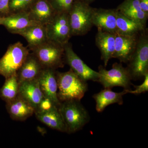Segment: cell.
<instances>
[{
    "label": "cell",
    "instance_id": "obj_1",
    "mask_svg": "<svg viewBox=\"0 0 148 148\" xmlns=\"http://www.w3.org/2000/svg\"><path fill=\"white\" fill-rule=\"evenodd\" d=\"M56 77L57 96L60 102L73 100L80 101L88 89L87 82L71 69L64 73L56 72Z\"/></svg>",
    "mask_w": 148,
    "mask_h": 148
},
{
    "label": "cell",
    "instance_id": "obj_2",
    "mask_svg": "<svg viewBox=\"0 0 148 148\" xmlns=\"http://www.w3.org/2000/svg\"><path fill=\"white\" fill-rule=\"evenodd\" d=\"M58 108L65 123L66 133L71 134L78 132L90 121L89 113L80 101L61 102Z\"/></svg>",
    "mask_w": 148,
    "mask_h": 148
},
{
    "label": "cell",
    "instance_id": "obj_3",
    "mask_svg": "<svg viewBox=\"0 0 148 148\" xmlns=\"http://www.w3.org/2000/svg\"><path fill=\"white\" fill-rule=\"evenodd\" d=\"M44 69L56 70L66 63L64 46L49 39L29 49Z\"/></svg>",
    "mask_w": 148,
    "mask_h": 148
},
{
    "label": "cell",
    "instance_id": "obj_4",
    "mask_svg": "<svg viewBox=\"0 0 148 148\" xmlns=\"http://www.w3.org/2000/svg\"><path fill=\"white\" fill-rule=\"evenodd\" d=\"M126 67L132 80L144 77L148 73V34L146 28L140 33L133 54Z\"/></svg>",
    "mask_w": 148,
    "mask_h": 148
},
{
    "label": "cell",
    "instance_id": "obj_5",
    "mask_svg": "<svg viewBox=\"0 0 148 148\" xmlns=\"http://www.w3.org/2000/svg\"><path fill=\"white\" fill-rule=\"evenodd\" d=\"M93 8L89 4L76 0L68 12L72 36L87 34L92 26V15Z\"/></svg>",
    "mask_w": 148,
    "mask_h": 148
},
{
    "label": "cell",
    "instance_id": "obj_6",
    "mask_svg": "<svg viewBox=\"0 0 148 148\" xmlns=\"http://www.w3.org/2000/svg\"><path fill=\"white\" fill-rule=\"evenodd\" d=\"M29 53V48L20 42L10 45L0 59V75L7 78L16 75Z\"/></svg>",
    "mask_w": 148,
    "mask_h": 148
},
{
    "label": "cell",
    "instance_id": "obj_7",
    "mask_svg": "<svg viewBox=\"0 0 148 148\" xmlns=\"http://www.w3.org/2000/svg\"><path fill=\"white\" fill-rule=\"evenodd\" d=\"M98 70L100 77L98 82L105 88L121 86L123 88L124 90H131V77L126 68L123 67L121 63H114L112 69L109 70L100 66Z\"/></svg>",
    "mask_w": 148,
    "mask_h": 148
},
{
    "label": "cell",
    "instance_id": "obj_8",
    "mask_svg": "<svg viewBox=\"0 0 148 148\" xmlns=\"http://www.w3.org/2000/svg\"><path fill=\"white\" fill-rule=\"evenodd\" d=\"M45 26L48 38L62 45L69 42L73 36L68 13L57 12L53 19Z\"/></svg>",
    "mask_w": 148,
    "mask_h": 148
},
{
    "label": "cell",
    "instance_id": "obj_9",
    "mask_svg": "<svg viewBox=\"0 0 148 148\" xmlns=\"http://www.w3.org/2000/svg\"><path fill=\"white\" fill-rule=\"evenodd\" d=\"M66 63L80 77L86 81L98 82L100 74L87 66L74 52L71 44L68 42L64 45Z\"/></svg>",
    "mask_w": 148,
    "mask_h": 148
},
{
    "label": "cell",
    "instance_id": "obj_10",
    "mask_svg": "<svg viewBox=\"0 0 148 148\" xmlns=\"http://www.w3.org/2000/svg\"><path fill=\"white\" fill-rule=\"evenodd\" d=\"M56 70L44 69L37 79L44 97L49 98L57 107L61 102L57 96L58 84Z\"/></svg>",
    "mask_w": 148,
    "mask_h": 148
},
{
    "label": "cell",
    "instance_id": "obj_11",
    "mask_svg": "<svg viewBox=\"0 0 148 148\" xmlns=\"http://www.w3.org/2000/svg\"><path fill=\"white\" fill-rule=\"evenodd\" d=\"M116 12V9L93 8L92 15V25L98 28V31L115 34Z\"/></svg>",
    "mask_w": 148,
    "mask_h": 148
},
{
    "label": "cell",
    "instance_id": "obj_12",
    "mask_svg": "<svg viewBox=\"0 0 148 148\" xmlns=\"http://www.w3.org/2000/svg\"><path fill=\"white\" fill-rule=\"evenodd\" d=\"M140 34L128 36L115 34L113 58H117L121 63H128L135 50Z\"/></svg>",
    "mask_w": 148,
    "mask_h": 148
},
{
    "label": "cell",
    "instance_id": "obj_13",
    "mask_svg": "<svg viewBox=\"0 0 148 148\" xmlns=\"http://www.w3.org/2000/svg\"><path fill=\"white\" fill-rule=\"evenodd\" d=\"M28 13L31 19L37 24L45 26L57 12L49 0H37Z\"/></svg>",
    "mask_w": 148,
    "mask_h": 148
},
{
    "label": "cell",
    "instance_id": "obj_14",
    "mask_svg": "<svg viewBox=\"0 0 148 148\" xmlns=\"http://www.w3.org/2000/svg\"><path fill=\"white\" fill-rule=\"evenodd\" d=\"M18 95L28 102L34 108L35 112L44 98L37 79L19 84Z\"/></svg>",
    "mask_w": 148,
    "mask_h": 148
},
{
    "label": "cell",
    "instance_id": "obj_15",
    "mask_svg": "<svg viewBox=\"0 0 148 148\" xmlns=\"http://www.w3.org/2000/svg\"><path fill=\"white\" fill-rule=\"evenodd\" d=\"M6 108L10 117L17 121H24L35 114L34 108L18 95L14 100L6 103Z\"/></svg>",
    "mask_w": 148,
    "mask_h": 148
},
{
    "label": "cell",
    "instance_id": "obj_16",
    "mask_svg": "<svg viewBox=\"0 0 148 148\" xmlns=\"http://www.w3.org/2000/svg\"><path fill=\"white\" fill-rule=\"evenodd\" d=\"M115 34L98 31L95 36V43L101 53V59L105 68L114 52Z\"/></svg>",
    "mask_w": 148,
    "mask_h": 148
},
{
    "label": "cell",
    "instance_id": "obj_17",
    "mask_svg": "<svg viewBox=\"0 0 148 148\" xmlns=\"http://www.w3.org/2000/svg\"><path fill=\"white\" fill-rule=\"evenodd\" d=\"M44 69L33 53H30L16 73L19 84L37 79Z\"/></svg>",
    "mask_w": 148,
    "mask_h": 148
},
{
    "label": "cell",
    "instance_id": "obj_18",
    "mask_svg": "<svg viewBox=\"0 0 148 148\" xmlns=\"http://www.w3.org/2000/svg\"><path fill=\"white\" fill-rule=\"evenodd\" d=\"M127 93L125 90L121 92H114L111 88H105L92 96L96 103V111L101 112L107 106L114 103L122 105L123 103V96Z\"/></svg>",
    "mask_w": 148,
    "mask_h": 148
},
{
    "label": "cell",
    "instance_id": "obj_19",
    "mask_svg": "<svg viewBox=\"0 0 148 148\" xmlns=\"http://www.w3.org/2000/svg\"><path fill=\"white\" fill-rule=\"evenodd\" d=\"M116 11V34L123 36H135L140 34L146 29L145 25L128 18Z\"/></svg>",
    "mask_w": 148,
    "mask_h": 148
},
{
    "label": "cell",
    "instance_id": "obj_20",
    "mask_svg": "<svg viewBox=\"0 0 148 148\" xmlns=\"http://www.w3.org/2000/svg\"><path fill=\"white\" fill-rule=\"evenodd\" d=\"M37 24L33 21L27 12L12 14L5 18L3 25L10 33L16 34V33L27 27Z\"/></svg>",
    "mask_w": 148,
    "mask_h": 148
},
{
    "label": "cell",
    "instance_id": "obj_21",
    "mask_svg": "<svg viewBox=\"0 0 148 148\" xmlns=\"http://www.w3.org/2000/svg\"><path fill=\"white\" fill-rule=\"evenodd\" d=\"M27 40L29 49L41 44L48 39L45 26L36 24L16 33Z\"/></svg>",
    "mask_w": 148,
    "mask_h": 148
},
{
    "label": "cell",
    "instance_id": "obj_22",
    "mask_svg": "<svg viewBox=\"0 0 148 148\" xmlns=\"http://www.w3.org/2000/svg\"><path fill=\"white\" fill-rule=\"evenodd\" d=\"M116 9L128 18L146 26L148 14L141 10L139 0H124Z\"/></svg>",
    "mask_w": 148,
    "mask_h": 148
},
{
    "label": "cell",
    "instance_id": "obj_23",
    "mask_svg": "<svg viewBox=\"0 0 148 148\" xmlns=\"http://www.w3.org/2000/svg\"><path fill=\"white\" fill-rule=\"evenodd\" d=\"M37 119L51 129L66 132L65 123L58 107H54L49 110L35 113Z\"/></svg>",
    "mask_w": 148,
    "mask_h": 148
},
{
    "label": "cell",
    "instance_id": "obj_24",
    "mask_svg": "<svg viewBox=\"0 0 148 148\" xmlns=\"http://www.w3.org/2000/svg\"><path fill=\"white\" fill-rule=\"evenodd\" d=\"M19 85L16 74L5 78L4 84L0 89V98L6 103L14 100L18 96Z\"/></svg>",
    "mask_w": 148,
    "mask_h": 148
},
{
    "label": "cell",
    "instance_id": "obj_25",
    "mask_svg": "<svg viewBox=\"0 0 148 148\" xmlns=\"http://www.w3.org/2000/svg\"><path fill=\"white\" fill-rule=\"evenodd\" d=\"M37 0H10V14L29 12Z\"/></svg>",
    "mask_w": 148,
    "mask_h": 148
},
{
    "label": "cell",
    "instance_id": "obj_26",
    "mask_svg": "<svg viewBox=\"0 0 148 148\" xmlns=\"http://www.w3.org/2000/svg\"><path fill=\"white\" fill-rule=\"evenodd\" d=\"M57 12L68 13L76 0H49Z\"/></svg>",
    "mask_w": 148,
    "mask_h": 148
},
{
    "label": "cell",
    "instance_id": "obj_27",
    "mask_svg": "<svg viewBox=\"0 0 148 148\" xmlns=\"http://www.w3.org/2000/svg\"><path fill=\"white\" fill-rule=\"evenodd\" d=\"M144 81L142 84L139 86H134L135 90H125L127 93H130L131 94L138 95L141 93H145L148 91V73L144 76Z\"/></svg>",
    "mask_w": 148,
    "mask_h": 148
},
{
    "label": "cell",
    "instance_id": "obj_28",
    "mask_svg": "<svg viewBox=\"0 0 148 148\" xmlns=\"http://www.w3.org/2000/svg\"><path fill=\"white\" fill-rule=\"evenodd\" d=\"M56 106L54 103L50 99L44 97L41 101L35 114L49 110Z\"/></svg>",
    "mask_w": 148,
    "mask_h": 148
},
{
    "label": "cell",
    "instance_id": "obj_29",
    "mask_svg": "<svg viewBox=\"0 0 148 148\" xmlns=\"http://www.w3.org/2000/svg\"><path fill=\"white\" fill-rule=\"evenodd\" d=\"M10 0H0V17H5L10 14Z\"/></svg>",
    "mask_w": 148,
    "mask_h": 148
},
{
    "label": "cell",
    "instance_id": "obj_30",
    "mask_svg": "<svg viewBox=\"0 0 148 148\" xmlns=\"http://www.w3.org/2000/svg\"><path fill=\"white\" fill-rule=\"evenodd\" d=\"M139 2L141 10L148 14V0H139Z\"/></svg>",
    "mask_w": 148,
    "mask_h": 148
},
{
    "label": "cell",
    "instance_id": "obj_31",
    "mask_svg": "<svg viewBox=\"0 0 148 148\" xmlns=\"http://www.w3.org/2000/svg\"><path fill=\"white\" fill-rule=\"evenodd\" d=\"M79 1L86 3L88 4H90V3H92L95 0H79Z\"/></svg>",
    "mask_w": 148,
    "mask_h": 148
},
{
    "label": "cell",
    "instance_id": "obj_32",
    "mask_svg": "<svg viewBox=\"0 0 148 148\" xmlns=\"http://www.w3.org/2000/svg\"><path fill=\"white\" fill-rule=\"evenodd\" d=\"M4 17H0V25H3L5 20Z\"/></svg>",
    "mask_w": 148,
    "mask_h": 148
}]
</instances>
